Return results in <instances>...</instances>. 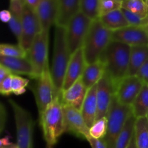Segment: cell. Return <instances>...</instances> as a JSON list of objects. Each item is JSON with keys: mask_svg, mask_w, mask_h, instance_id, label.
Returning a JSON list of instances; mask_svg holds the SVG:
<instances>
[{"mask_svg": "<svg viewBox=\"0 0 148 148\" xmlns=\"http://www.w3.org/2000/svg\"><path fill=\"white\" fill-rule=\"evenodd\" d=\"M99 20L108 30L112 32L130 26L121 9L104 14L99 17Z\"/></svg>", "mask_w": 148, "mask_h": 148, "instance_id": "23", "label": "cell"}, {"mask_svg": "<svg viewBox=\"0 0 148 148\" xmlns=\"http://www.w3.org/2000/svg\"><path fill=\"white\" fill-rule=\"evenodd\" d=\"M145 28H146V30H147V32H148V14H147V17H146V26H145Z\"/></svg>", "mask_w": 148, "mask_h": 148, "instance_id": "44", "label": "cell"}, {"mask_svg": "<svg viewBox=\"0 0 148 148\" xmlns=\"http://www.w3.org/2000/svg\"><path fill=\"white\" fill-rule=\"evenodd\" d=\"M88 143L90 145L92 148H107V145L103 140H97V139L92 138L90 136L86 138Z\"/></svg>", "mask_w": 148, "mask_h": 148, "instance_id": "37", "label": "cell"}, {"mask_svg": "<svg viewBox=\"0 0 148 148\" xmlns=\"http://www.w3.org/2000/svg\"><path fill=\"white\" fill-rule=\"evenodd\" d=\"M108 130L107 117H103L96 120L93 125L90 128V136L97 140H103Z\"/></svg>", "mask_w": 148, "mask_h": 148, "instance_id": "30", "label": "cell"}, {"mask_svg": "<svg viewBox=\"0 0 148 148\" xmlns=\"http://www.w3.org/2000/svg\"><path fill=\"white\" fill-rule=\"evenodd\" d=\"M134 137L137 148H148V121L145 117L136 119Z\"/></svg>", "mask_w": 148, "mask_h": 148, "instance_id": "25", "label": "cell"}, {"mask_svg": "<svg viewBox=\"0 0 148 148\" xmlns=\"http://www.w3.org/2000/svg\"><path fill=\"white\" fill-rule=\"evenodd\" d=\"M66 132L72 133L77 137L86 138L90 136V128L87 126L82 113L76 108L66 105H63Z\"/></svg>", "mask_w": 148, "mask_h": 148, "instance_id": "13", "label": "cell"}, {"mask_svg": "<svg viewBox=\"0 0 148 148\" xmlns=\"http://www.w3.org/2000/svg\"><path fill=\"white\" fill-rule=\"evenodd\" d=\"M0 64L5 66L12 75H23L33 78V68L28 57H7L0 56Z\"/></svg>", "mask_w": 148, "mask_h": 148, "instance_id": "18", "label": "cell"}, {"mask_svg": "<svg viewBox=\"0 0 148 148\" xmlns=\"http://www.w3.org/2000/svg\"><path fill=\"white\" fill-rule=\"evenodd\" d=\"M145 3H146V5H147V8H148V0H145Z\"/></svg>", "mask_w": 148, "mask_h": 148, "instance_id": "46", "label": "cell"}, {"mask_svg": "<svg viewBox=\"0 0 148 148\" xmlns=\"http://www.w3.org/2000/svg\"><path fill=\"white\" fill-rule=\"evenodd\" d=\"M40 1H41V0H25V4H27L29 7L36 10L37 6L38 5L39 3L40 2Z\"/></svg>", "mask_w": 148, "mask_h": 148, "instance_id": "40", "label": "cell"}, {"mask_svg": "<svg viewBox=\"0 0 148 148\" xmlns=\"http://www.w3.org/2000/svg\"><path fill=\"white\" fill-rule=\"evenodd\" d=\"M87 63L82 48L78 49L71 56L64 80L62 91L69 89L82 77Z\"/></svg>", "mask_w": 148, "mask_h": 148, "instance_id": "15", "label": "cell"}, {"mask_svg": "<svg viewBox=\"0 0 148 148\" xmlns=\"http://www.w3.org/2000/svg\"><path fill=\"white\" fill-rule=\"evenodd\" d=\"M22 16L20 14L12 13V18L8 25L13 34L17 38V40L20 39L22 31Z\"/></svg>", "mask_w": 148, "mask_h": 148, "instance_id": "34", "label": "cell"}, {"mask_svg": "<svg viewBox=\"0 0 148 148\" xmlns=\"http://www.w3.org/2000/svg\"><path fill=\"white\" fill-rule=\"evenodd\" d=\"M49 31L42 30L37 35L27 51V57L33 68V78L38 79L49 66Z\"/></svg>", "mask_w": 148, "mask_h": 148, "instance_id": "7", "label": "cell"}, {"mask_svg": "<svg viewBox=\"0 0 148 148\" xmlns=\"http://www.w3.org/2000/svg\"><path fill=\"white\" fill-rule=\"evenodd\" d=\"M35 10L43 30L49 31L52 25H56L59 16V0H41Z\"/></svg>", "mask_w": 148, "mask_h": 148, "instance_id": "16", "label": "cell"}, {"mask_svg": "<svg viewBox=\"0 0 148 148\" xmlns=\"http://www.w3.org/2000/svg\"><path fill=\"white\" fill-rule=\"evenodd\" d=\"M92 20L81 12L69 21L66 28V39L71 54L82 48Z\"/></svg>", "mask_w": 148, "mask_h": 148, "instance_id": "8", "label": "cell"}, {"mask_svg": "<svg viewBox=\"0 0 148 148\" xmlns=\"http://www.w3.org/2000/svg\"><path fill=\"white\" fill-rule=\"evenodd\" d=\"M29 83V79L18 75H12V93L19 95L25 92V88Z\"/></svg>", "mask_w": 148, "mask_h": 148, "instance_id": "32", "label": "cell"}, {"mask_svg": "<svg viewBox=\"0 0 148 148\" xmlns=\"http://www.w3.org/2000/svg\"><path fill=\"white\" fill-rule=\"evenodd\" d=\"M0 18L3 23H9L12 18V13L10 10H3L0 12Z\"/></svg>", "mask_w": 148, "mask_h": 148, "instance_id": "38", "label": "cell"}, {"mask_svg": "<svg viewBox=\"0 0 148 148\" xmlns=\"http://www.w3.org/2000/svg\"><path fill=\"white\" fill-rule=\"evenodd\" d=\"M88 90L80 77L69 89L62 91L61 94L62 104L72 106L81 111Z\"/></svg>", "mask_w": 148, "mask_h": 148, "instance_id": "17", "label": "cell"}, {"mask_svg": "<svg viewBox=\"0 0 148 148\" xmlns=\"http://www.w3.org/2000/svg\"><path fill=\"white\" fill-rule=\"evenodd\" d=\"M96 91L97 85H94L88 90L81 109V113L84 120L89 128H90L96 121L97 111H98Z\"/></svg>", "mask_w": 148, "mask_h": 148, "instance_id": "19", "label": "cell"}, {"mask_svg": "<svg viewBox=\"0 0 148 148\" xmlns=\"http://www.w3.org/2000/svg\"><path fill=\"white\" fill-rule=\"evenodd\" d=\"M118 1H126V0H118Z\"/></svg>", "mask_w": 148, "mask_h": 148, "instance_id": "48", "label": "cell"}, {"mask_svg": "<svg viewBox=\"0 0 148 148\" xmlns=\"http://www.w3.org/2000/svg\"><path fill=\"white\" fill-rule=\"evenodd\" d=\"M116 88L111 78L106 74L97 84V111L96 120L107 116L111 106L113 97L115 94Z\"/></svg>", "mask_w": 148, "mask_h": 148, "instance_id": "12", "label": "cell"}, {"mask_svg": "<svg viewBox=\"0 0 148 148\" xmlns=\"http://www.w3.org/2000/svg\"><path fill=\"white\" fill-rule=\"evenodd\" d=\"M130 51V46L112 40L100 57L105 66L106 74L111 78L115 88L128 76Z\"/></svg>", "mask_w": 148, "mask_h": 148, "instance_id": "1", "label": "cell"}, {"mask_svg": "<svg viewBox=\"0 0 148 148\" xmlns=\"http://www.w3.org/2000/svg\"><path fill=\"white\" fill-rule=\"evenodd\" d=\"M148 59V45L132 46L128 76L137 75L139 69Z\"/></svg>", "mask_w": 148, "mask_h": 148, "instance_id": "22", "label": "cell"}, {"mask_svg": "<svg viewBox=\"0 0 148 148\" xmlns=\"http://www.w3.org/2000/svg\"><path fill=\"white\" fill-rule=\"evenodd\" d=\"M39 116L40 124L46 145L53 146L59 137L66 132L61 95L56 97Z\"/></svg>", "mask_w": 148, "mask_h": 148, "instance_id": "3", "label": "cell"}, {"mask_svg": "<svg viewBox=\"0 0 148 148\" xmlns=\"http://www.w3.org/2000/svg\"><path fill=\"white\" fill-rule=\"evenodd\" d=\"M0 56L7 57H27V52L19 44L1 43L0 45Z\"/></svg>", "mask_w": 148, "mask_h": 148, "instance_id": "29", "label": "cell"}, {"mask_svg": "<svg viewBox=\"0 0 148 148\" xmlns=\"http://www.w3.org/2000/svg\"><path fill=\"white\" fill-rule=\"evenodd\" d=\"M4 115H5V111H4V108H3V105L1 104V131L2 132L3 127H4V121L3 119V117H4Z\"/></svg>", "mask_w": 148, "mask_h": 148, "instance_id": "41", "label": "cell"}, {"mask_svg": "<svg viewBox=\"0 0 148 148\" xmlns=\"http://www.w3.org/2000/svg\"><path fill=\"white\" fill-rule=\"evenodd\" d=\"M0 92L3 95H9L12 93V75L0 82Z\"/></svg>", "mask_w": 148, "mask_h": 148, "instance_id": "35", "label": "cell"}, {"mask_svg": "<svg viewBox=\"0 0 148 148\" xmlns=\"http://www.w3.org/2000/svg\"><path fill=\"white\" fill-rule=\"evenodd\" d=\"M145 118L147 119V121H148V111H147V114H146V116H145Z\"/></svg>", "mask_w": 148, "mask_h": 148, "instance_id": "47", "label": "cell"}, {"mask_svg": "<svg viewBox=\"0 0 148 148\" xmlns=\"http://www.w3.org/2000/svg\"><path fill=\"white\" fill-rule=\"evenodd\" d=\"M9 103L14 113L17 146L19 148H33L34 121L31 115L13 100L10 99Z\"/></svg>", "mask_w": 148, "mask_h": 148, "instance_id": "6", "label": "cell"}, {"mask_svg": "<svg viewBox=\"0 0 148 148\" xmlns=\"http://www.w3.org/2000/svg\"><path fill=\"white\" fill-rule=\"evenodd\" d=\"M145 19L148 14V8L145 0H126L122 1V7Z\"/></svg>", "mask_w": 148, "mask_h": 148, "instance_id": "28", "label": "cell"}, {"mask_svg": "<svg viewBox=\"0 0 148 148\" xmlns=\"http://www.w3.org/2000/svg\"><path fill=\"white\" fill-rule=\"evenodd\" d=\"M34 95L38 110L40 114L55 98L54 85L49 66H48L40 76L36 79Z\"/></svg>", "mask_w": 148, "mask_h": 148, "instance_id": "10", "label": "cell"}, {"mask_svg": "<svg viewBox=\"0 0 148 148\" xmlns=\"http://www.w3.org/2000/svg\"><path fill=\"white\" fill-rule=\"evenodd\" d=\"M100 0H80L79 10L91 20H95L100 17Z\"/></svg>", "mask_w": 148, "mask_h": 148, "instance_id": "27", "label": "cell"}, {"mask_svg": "<svg viewBox=\"0 0 148 148\" xmlns=\"http://www.w3.org/2000/svg\"><path fill=\"white\" fill-rule=\"evenodd\" d=\"M80 0H59V16L56 25L66 27L79 10Z\"/></svg>", "mask_w": 148, "mask_h": 148, "instance_id": "20", "label": "cell"}, {"mask_svg": "<svg viewBox=\"0 0 148 148\" xmlns=\"http://www.w3.org/2000/svg\"><path fill=\"white\" fill-rule=\"evenodd\" d=\"M122 7V1L118 0H100V17L111 12L120 10Z\"/></svg>", "mask_w": 148, "mask_h": 148, "instance_id": "31", "label": "cell"}, {"mask_svg": "<svg viewBox=\"0 0 148 148\" xmlns=\"http://www.w3.org/2000/svg\"><path fill=\"white\" fill-rule=\"evenodd\" d=\"M136 118L132 114L127 119L122 131L120 133L116 142L115 148H127L134 134V125Z\"/></svg>", "mask_w": 148, "mask_h": 148, "instance_id": "26", "label": "cell"}, {"mask_svg": "<svg viewBox=\"0 0 148 148\" xmlns=\"http://www.w3.org/2000/svg\"><path fill=\"white\" fill-rule=\"evenodd\" d=\"M144 83L137 76H127L116 88L115 96L120 103L132 106L143 88Z\"/></svg>", "mask_w": 148, "mask_h": 148, "instance_id": "11", "label": "cell"}, {"mask_svg": "<svg viewBox=\"0 0 148 148\" xmlns=\"http://www.w3.org/2000/svg\"><path fill=\"white\" fill-rule=\"evenodd\" d=\"M112 33L99 19L92 22L82 46L87 64L99 60L103 52L112 40Z\"/></svg>", "mask_w": 148, "mask_h": 148, "instance_id": "4", "label": "cell"}, {"mask_svg": "<svg viewBox=\"0 0 148 148\" xmlns=\"http://www.w3.org/2000/svg\"><path fill=\"white\" fill-rule=\"evenodd\" d=\"M72 54L68 49L66 39V28L55 25L54 40H53V56L51 75L54 85L55 98L62 92L64 80L68 64Z\"/></svg>", "mask_w": 148, "mask_h": 148, "instance_id": "2", "label": "cell"}, {"mask_svg": "<svg viewBox=\"0 0 148 148\" xmlns=\"http://www.w3.org/2000/svg\"><path fill=\"white\" fill-rule=\"evenodd\" d=\"M137 76L143 81V83L148 85V59L139 69Z\"/></svg>", "mask_w": 148, "mask_h": 148, "instance_id": "36", "label": "cell"}, {"mask_svg": "<svg viewBox=\"0 0 148 148\" xmlns=\"http://www.w3.org/2000/svg\"><path fill=\"white\" fill-rule=\"evenodd\" d=\"M24 1H25V0H24Z\"/></svg>", "mask_w": 148, "mask_h": 148, "instance_id": "49", "label": "cell"}, {"mask_svg": "<svg viewBox=\"0 0 148 148\" xmlns=\"http://www.w3.org/2000/svg\"><path fill=\"white\" fill-rule=\"evenodd\" d=\"M124 15L126 20L128 22L130 26H135V27H145L146 26V18L143 19L140 16L134 14L132 12L125 9L121 8Z\"/></svg>", "mask_w": 148, "mask_h": 148, "instance_id": "33", "label": "cell"}, {"mask_svg": "<svg viewBox=\"0 0 148 148\" xmlns=\"http://www.w3.org/2000/svg\"><path fill=\"white\" fill-rule=\"evenodd\" d=\"M105 72L104 64L99 59L94 63L86 65L81 77V79L85 86L88 88V90H89L90 88L98 84Z\"/></svg>", "mask_w": 148, "mask_h": 148, "instance_id": "21", "label": "cell"}, {"mask_svg": "<svg viewBox=\"0 0 148 148\" xmlns=\"http://www.w3.org/2000/svg\"><path fill=\"white\" fill-rule=\"evenodd\" d=\"M132 114V106L120 103L114 94L106 116L108 130L103 140L106 144L107 148H115L116 142Z\"/></svg>", "mask_w": 148, "mask_h": 148, "instance_id": "5", "label": "cell"}, {"mask_svg": "<svg viewBox=\"0 0 148 148\" xmlns=\"http://www.w3.org/2000/svg\"><path fill=\"white\" fill-rule=\"evenodd\" d=\"M127 148H137V146H136V142H135V137H134V134L133 135L131 141H130V144H129L128 147Z\"/></svg>", "mask_w": 148, "mask_h": 148, "instance_id": "42", "label": "cell"}, {"mask_svg": "<svg viewBox=\"0 0 148 148\" xmlns=\"http://www.w3.org/2000/svg\"><path fill=\"white\" fill-rule=\"evenodd\" d=\"M43 30L36 10L25 4L22 16V31L18 44L28 51L38 34Z\"/></svg>", "mask_w": 148, "mask_h": 148, "instance_id": "9", "label": "cell"}, {"mask_svg": "<svg viewBox=\"0 0 148 148\" xmlns=\"http://www.w3.org/2000/svg\"><path fill=\"white\" fill-rule=\"evenodd\" d=\"M0 148H19L17 144H14V143H10L9 145L5 146H2L0 147Z\"/></svg>", "mask_w": 148, "mask_h": 148, "instance_id": "43", "label": "cell"}, {"mask_svg": "<svg viewBox=\"0 0 148 148\" xmlns=\"http://www.w3.org/2000/svg\"><path fill=\"white\" fill-rule=\"evenodd\" d=\"M46 148H53V146L48 145H46Z\"/></svg>", "mask_w": 148, "mask_h": 148, "instance_id": "45", "label": "cell"}, {"mask_svg": "<svg viewBox=\"0 0 148 148\" xmlns=\"http://www.w3.org/2000/svg\"><path fill=\"white\" fill-rule=\"evenodd\" d=\"M112 40L132 46L148 45V32L145 27L128 26L114 31Z\"/></svg>", "mask_w": 148, "mask_h": 148, "instance_id": "14", "label": "cell"}, {"mask_svg": "<svg viewBox=\"0 0 148 148\" xmlns=\"http://www.w3.org/2000/svg\"><path fill=\"white\" fill-rule=\"evenodd\" d=\"M132 114L136 119L145 117L148 111V85L144 84L132 105Z\"/></svg>", "mask_w": 148, "mask_h": 148, "instance_id": "24", "label": "cell"}, {"mask_svg": "<svg viewBox=\"0 0 148 148\" xmlns=\"http://www.w3.org/2000/svg\"><path fill=\"white\" fill-rule=\"evenodd\" d=\"M11 75H12V74L7 68L0 64V82L3 81L6 77Z\"/></svg>", "mask_w": 148, "mask_h": 148, "instance_id": "39", "label": "cell"}]
</instances>
